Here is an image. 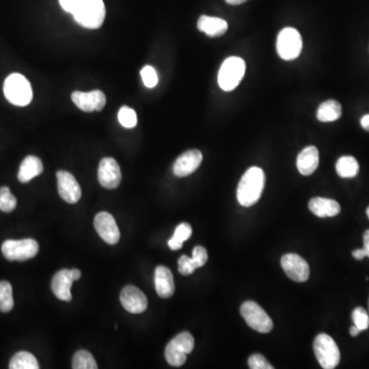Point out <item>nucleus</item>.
I'll return each mask as SVG.
<instances>
[{"label": "nucleus", "mask_w": 369, "mask_h": 369, "mask_svg": "<svg viewBox=\"0 0 369 369\" xmlns=\"http://www.w3.org/2000/svg\"><path fill=\"white\" fill-rule=\"evenodd\" d=\"M95 228L100 237L108 244L119 241L120 232L114 218L106 211L98 213L95 218Z\"/></svg>", "instance_id": "nucleus-15"}, {"label": "nucleus", "mask_w": 369, "mask_h": 369, "mask_svg": "<svg viewBox=\"0 0 369 369\" xmlns=\"http://www.w3.org/2000/svg\"><path fill=\"white\" fill-rule=\"evenodd\" d=\"M17 207V198L10 193V188H0V211L10 213Z\"/></svg>", "instance_id": "nucleus-30"}, {"label": "nucleus", "mask_w": 369, "mask_h": 369, "mask_svg": "<svg viewBox=\"0 0 369 369\" xmlns=\"http://www.w3.org/2000/svg\"><path fill=\"white\" fill-rule=\"evenodd\" d=\"M368 314H369V300H368Z\"/></svg>", "instance_id": "nucleus-42"}, {"label": "nucleus", "mask_w": 369, "mask_h": 369, "mask_svg": "<svg viewBox=\"0 0 369 369\" xmlns=\"http://www.w3.org/2000/svg\"><path fill=\"white\" fill-rule=\"evenodd\" d=\"M192 259H193L194 263L196 264L197 268L202 267L206 264L207 259H209L207 250L203 246H196V248H194Z\"/></svg>", "instance_id": "nucleus-35"}, {"label": "nucleus", "mask_w": 369, "mask_h": 369, "mask_svg": "<svg viewBox=\"0 0 369 369\" xmlns=\"http://www.w3.org/2000/svg\"><path fill=\"white\" fill-rule=\"evenodd\" d=\"M363 242L364 246L363 248H361L362 252H363L364 257H369V230H366L363 234Z\"/></svg>", "instance_id": "nucleus-36"}, {"label": "nucleus", "mask_w": 369, "mask_h": 369, "mask_svg": "<svg viewBox=\"0 0 369 369\" xmlns=\"http://www.w3.org/2000/svg\"><path fill=\"white\" fill-rule=\"evenodd\" d=\"M4 257L8 261L24 262L38 253L39 246L34 239L6 240L1 248Z\"/></svg>", "instance_id": "nucleus-9"}, {"label": "nucleus", "mask_w": 369, "mask_h": 369, "mask_svg": "<svg viewBox=\"0 0 369 369\" xmlns=\"http://www.w3.org/2000/svg\"><path fill=\"white\" fill-rule=\"evenodd\" d=\"M58 191L61 198L68 203H77L82 198V188L73 174L65 170L57 172Z\"/></svg>", "instance_id": "nucleus-12"}, {"label": "nucleus", "mask_w": 369, "mask_h": 369, "mask_svg": "<svg viewBox=\"0 0 369 369\" xmlns=\"http://www.w3.org/2000/svg\"><path fill=\"white\" fill-rule=\"evenodd\" d=\"M240 313L248 326L257 333H268L273 329V321L265 310L253 301L242 303Z\"/></svg>", "instance_id": "nucleus-8"}, {"label": "nucleus", "mask_w": 369, "mask_h": 369, "mask_svg": "<svg viewBox=\"0 0 369 369\" xmlns=\"http://www.w3.org/2000/svg\"><path fill=\"white\" fill-rule=\"evenodd\" d=\"M313 348L321 368L333 369L340 363V349L331 336L326 335V333H320L316 336Z\"/></svg>", "instance_id": "nucleus-5"}, {"label": "nucleus", "mask_w": 369, "mask_h": 369, "mask_svg": "<svg viewBox=\"0 0 369 369\" xmlns=\"http://www.w3.org/2000/svg\"><path fill=\"white\" fill-rule=\"evenodd\" d=\"M361 333V331H360L358 327H356L355 325H353L352 327L350 329V335L352 336H357L359 335V333Z\"/></svg>", "instance_id": "nucleus-40"}, {"label": "nucleus", "mask_w": 369, "mask_h": 369, "mask_svg": "<svg viewBox=\"0 0 369 369\" xmlns=\"http://www.w3.org/2000/svg\"><path fill=\"white\" fill-rule=\"evenodd\" d=\"M122 307L132 314H141L147 310L148 300L143 292L135 286L128 285L120 294Z\"/></svg>", "instance_id": "nucleus-11"}, {"label": "nucleus", "mask_w": 369, "mask_h": 369, "mask_svg": "<svg viewBox=\"0 0 369 369\" xmlns=\"http://www.w3.org/2000/svg\"><path fill=\"white\" fill-rule=\"evenodd\" d=\"M70 275H71L72 279L76 281L82 277V272L78 269H72V270H70Z\"/></svg>", "instance_id": "nucleus-38"}, {"label": "nucleus", "mask_w": 369, "mask_h": 369, "mask_svg": "<svg viewBox=\"0 0 369 369\" xmlns=\"http://www.w3.org/2000/svg\"><path fill=\"white\" fill-rule=\"evenodd\" d=\"M98 179L100 184L106 189H115L121 182V170L114 158L106 157L100 163Z\"/></svg>", "instance_id": "nucleus-14"}, {"label": "nucleus", "mask_w": 369, "mask_h": 369, "mask_svg": "<svg viewBox=\"0 0 369 369\" xmlns=\"http://www.w3.org/2000/svg\"><path fill=\"white\" fill-rule=\"evenodd\" d=\"M72 368L74 369H97L98 364L91 353L85 350L78 351L72 360Z\"/></svg>", "instance_id": "nucleus-28"}, {"label": "nucleus", "mask_w": 369, "mask_h": 369, "mask_svg": "<svg viewBox=\"0 0 369 369\" xmlns=\"http://www.w3.org/2000/svg\"><path fill=\"white\" fill-rule=\"evenodd\" d=\"M43 165L36 156H27L20 167L17 179L21 183H28L39 174H43Z\"/></svg>", "instance_id": "nucleus-22"}, {"label": "nucleus", "mask_w": 369, "mask_h": 369, "mask_svg": "<svg viewBox=\"0 0 369 369\" xmlns=\"http://www.w3.org/2000/svg\"><path fill=\"white\" fill-rule=\"evenodd\" d=\"M118 120L123 128H134L137 123V113L130 107H121L118 112Z\"/></svg>", "instance_id": "nucleus-29"}, {"label": "nucleus", "mask_w": 369, "mask_h": 369, "mask_svg": "<svg viewBox=\"0 0 369 369\" xmlns=\"http://www.w3.org/2000/svg\"><path fill=\"white\" fill-rule=\"evenodd\" d=\"M65 12L73 16L74 20L87 29H98L104 23L106 17L103 0H59Z\"/></svg>", "instance_id": "nucleus-1"}, {"label": "nucleus", "mask_w": 369, "mask_h": 369, "mask_svg": "<svg viewBox=\"0 0 369 369\" xmlns=\"http://www.w3.org/2000/svg\"><path fill=\"white\" fill-rule=\"evenodd\" d=\"M277 52L283 60L292 61L300 56L303 49L302 36L294 28H285L277 37Z\"/></svg>", "instance_id": "nucleus-7"}, {"label": "nucleus", "mask_w": 369, "mask_h": 369, "mask_svg": "<svg viewBox=\"0 0 369 369\" xmlns=\"http://www.w3.org/2000/svg\"><path fill=\"white\" fill-rule=\"evenodd\" d=\"M13 286L8 281L0 283V311L8 313L14 308Z\"/></svg>", "instance_id": "nucleus-27"}, {"label": "nucleus", "mask_w": 369, "mask_h": 369, "mask_svg": "<svg viewBox=\"0 0 369 369\" xmlns=\"http://www.w3.org/2000/svg\"><path fill=\"white\" fill-rule=\"evenodd\" d=\"M71 98L74 104L84 112L102 111L106 106V96L101 91H93L89 93L74 91Z\"/></svg>", "instance_id": "nucleus-13"}, {"label": "nucleus", "mask_w": 369, "mask_h": 369, "mask_svg": "<svg viewBox=\"0 0 369 369\" xmlns=\"http://www.w3.org/2000/svg\"><path fill=\"white\" fill-rule=\"evenodd\" d=\"M309 209L319 218H333L340 213V205L336 200L329 198H313L310 200Z\"/></svg>", "instance_id": "nucleus-20"}, {"label": "nucleus", "mask_w": 369, "mask_h": 369, "mask_svg": "<svg viewBox=\"0 0 369 369\" xmlns=\"http://www.w3.org/2000/svg\"><path fill=\"white\" fill-rule=\"evenodd\" d=\"M155 289L160 298L168 299L174 292V281L172 271L165 266H158L155 270Z\"/></svg>", "instance_id": "nucleus-17"}, {"label": "nucleus", "mask_w": 369, "mask_h": 369, "mask_svg": "<svg viewBox=\"0 0 369 369\" xmlns=\"http://www.w3.org/2000/svg\"><path fill=\"white\" fill-rule=\"evenodd\" d=\"M192 235V227L187 223H182L176 227L172 238L168 240V248L172 250H179L183 248V243Z\"/></svg>", "instance_id": "nucleus-25"}, {"label": "nucleus", "mask_w": 369, "mask_h": 369, "mask_svg": "<svg viewBox=\"0 0 369 369\" xmlns=\"http://www.w3.org/2000/svg\"><path fill=\"white\" fill-rule=\"evenodd\" d=\"M360 123H361L363 130H366V132H369V114L364 115V116L361 118V120H360Z\"/></svg>", "instance_id": "nucleus-37"}, {"label": "nucleus", "mask_w": 369, "mask_h": 369, "mask_svg": "<svg viewBox=\"0 0 369 369\" xmlns=\"http://www.w3.org/2000/svg\"><path fill=\"white\" fill-rule=\"evenodd\" d=\"M354 325L361 331H366L369 327V314L363 308L358 307L352 313Z\"/></svg>", "instance_id": "nucleus-31"}, {"label": "nucleus", "mask_w": 369, "mask_h": 369, "mask_svg": "<svg viewBox=\"0 0 369 369\" xmlns=\"http://www.w3.org/2000/svg\"><path fill=\"white\" fill-rule=\"evenodd\" d=\"M366 215H368V217L369 218V206L368 207V209H366Z\"/></svg>", "instance_id": "nucleus-41"}, {"label": "nucleus", "mask_w": 369, "mask_h": 369, "mask_svg": "<svg viewBox=\"0 0 369 369\" xmlns=\"http://www.w3.org/2000/svg\"><path fill=\"white\" fill-rule=\"evenodd\" d=\"M142 80L148 89H153L158 84V76L156 70L152 66H145L141 70Z\"/></svg>", "instance_id": "nucleus-32"}, {"label": "nucleus", "mask_w": 369, "mask_h": 369, "mask_svg": "<svg viewBox=\"0 0 369 369\" xmlns=\"http://www.w3.org/2000/svg\"><path fill=\"white\" fill-rule=\"evenodd\" d=\"M195 340L189 333H181L172 338L165 349V359L170 366L180 368L187 360V355L193 351Z\"/></svg>", "instance_id": "nucleus-6"}, {"label": "nucleus", "mask_w": 369, "mask_h": 369, "mask_svg": "<svg viewBox=\"0 0 369 369\" xmlns=\"http://www.w3.org/2000/svg\"><path fill=\"white\" fill-rule=\"evenodd\" d=\"M3 93L6 100L15 106H27L33 99L31 84L25 76L19 73H13L6 77Z\"/></svg>", "instance_id": "nucleus-3"}, {"label": "nucleus", "mask_w": 369, "mask_h": 369, "mask_svg": "<svg viewBox=\"0 0 369 369\" xmlns=\"http://www.w3.org/2000/svg\"><path fill=\"white\" fill-rule=\"evenodd\" d=\"M8 368L10 369H38L39 364L31 353L22 351L12 358Z\"/></svg>", "instance_id": "nucleus-26"}, {"label": "nucleus", "mask_w": 369, "mask_h": 369, "mask_svg": "<svg viewBox=\"0 0 369 369\" xmlns=\"http://www.w3.org/2000/svg\"><path fill=\"white\" fill-rule=\"evenodd\" d=\"M342 115V106L335 100L323 102L317 110V119L321 122H333Z\"/></svg>", "instance_id": "nucleus-23"}, {"label": "nucleus", "mask_w": 369, "mask_h": 369, "mask_svg": "<svg viewBox=\"0 0 369 369\" xmlns=\"http://www.w3.org/2000/svg\"><path fill=\"white\" fill-rule=\"evenodd\" d=\"M74 283L70 270H61L54 275L52 281V289L54 296L61 301L70 302L72 300L71 286Z\"/></svg>", "instance_id": "nucleus-18"}, {"label": "nucleus", "mask_w": 369, "mask_h": 369, "mask_svg": "<svg viewBox=\"0 0 369 369\" xmlns=\"http://www.w3.org/2000/svg\"><path fill=\"white\" fill-rule=\"evenodd\" d=\"M336 170L340 178H355L359 172V163L355 157L342 156L336 163Z\"/></svg>", "instance_id": "nucleus-24"}, {"label": "nucleus", "mask_w": 369, "mask_h": 369, "mask_svg": "<svg viewBox=\"0 0 369 369\" xmlns=\"http://www.w3.org/2000/svg\"><path fill=\"white\" fill-rule=\"evenodd\" d=\"M265 187V172L262 168L253 167L246 170L237 188L238 202L242 206L250 207L259 202Z\"/></svg>", "instance_id": "nucleus-2"}, {"label": "nucleus", "mask_w": 369, "mask_h": 369, "mask_svg": "<svg viewBox=\"0 0 369 369\" xmlns=\"http://www.w3.org/2000/svg\"><path fill=\"white\" fill-rule=\"evenodd\" d=\"M225 1L228 4H231V6H239V4L244 3L248 0H225Z\"/></svg>", "instance_id": "nucleus-39"}, {"label": "nucleus", "mask_w": 369, "mask_h": 369, "mask_svg": "<svg viewBox=\"0 0 369 369\" xmlns=\"http://www.w3.org/2000/svg\"><path fill=\"white\" fill-rule=\"evenodd\" d=\"M197 27L209 37H218L226 33L228 23L220 17L202 16L198 20Z\"/></svg>", "instance_id": "nucleus-21"}, {"label": "nucleus", "mask_w": 369, "mask_h": 369, "mask_svg": "<svg viewBox=\"0 0 369 369\" xmlns=\"http://www.w3.org/2000/svg\"><path fill=\"white\" fill-rule=\"evenodd\" d=\"M318 165L319 151L315 146H309L299 154L296 167L303 176L313 174L317 170Z\"/></svg>", "instance_id": "nucleus-19"}, {"label": "nucleus", "mask_w": 369, "mask_h": 369, "mask_svg": "<svg viewBox=\"0 0 369 369\" xmlns=\"http://www.w3.org/2000/svg\"><path fill=\"white\" fill-rule=\"evenodd\" d=\"M178 265L179 272H180L181 274L184 275V276L191 275L196 269H198L196 264L194 263L193 259L187 257V255H182V257L179 259Z\"/></svg>", "instance_id": "nucleus-33"}, {"label": "nucleus", "mask_w": 369, "mask_h": 369, "mask_svg": "<svg viewBox=\"0 0 369 369\" xmlns=\"http://www.w3.org/2000/svg\"><path fill=\"white\" fill-rule=\"evenodd\" d=\"M202 153L199 150H189L183 153L174 165V174L179 178H184L197 170L202 163Z\"/></svg>", "instance_id": "nucleus-16"}, {"label": "nucleus", "mask_w": 369, "mask_h": 369, "mask_svg": "<svg viewBox=\"0 0 369 369\" xmlns=\"http://www.w3.org/2000/svg\"><path fill=\"white\" fill-rule=\"evenodd\" d=\"M246 62L238 57H230L223 63L218 71V85L225 91H231L239 85L246 74Z\"/></svg>", "instance_id": "nucleus-4"}, {"label": "nucleus", "mask_w": 369, "mask_h": 369, "mask_svg": "<svg viewBox=\"0 0 369 369\" xmlns=\"http://www.w3.org/2000/svg\"><path fill=\"white\" fill-rule=\"evenodd\" d=\"M285 274L296 283H305L309 279L310 267L307 262L296 253H287L281 259Z\"/></svg>", "instance_id": "nucleus-10"}, {"label": "nucleus", "mask_w": 369, "mask_h": 369, "mask_svg": "<svg viewBox=\"0 0 369 369\" xmlns=\"http://www.w3.org/2000/svg\"><path fill=\"white\" fill-rule=\"evenodd\" d=\"M248 366L252 369H273L274 366H271L263 355L255 354L248 359Z\"/></svg>", "instance_id": "nucleus-34"}]
</instances>
